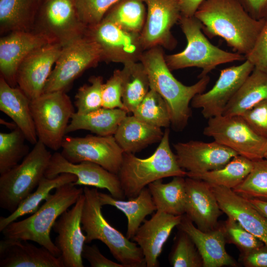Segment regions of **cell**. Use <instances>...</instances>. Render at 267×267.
<instances>
[{
	"mask_svg": "<svg viewBox=\"0 0 267 267\" xmlns=\"http://www.w3.org/2000/svg\"><path fill=\"white\" fill-rule=\"evenodd\" d=\"M85 196L82 194L74 206L60 216L52 229L57 233L54 244L60 251L64 267H83L82 253L86 236L81 223Z\"/></svg>",
	"mask_w": 267,
	"mask_h": 267,
	"instance_id": "cell-19",
	"label": "cell"
},
{
	"mask_svg": "<svg viewBox=\"0 0 267 267\" xmlns=\"http://www.w3.org/2000/svg\"><path fill=\"white\" fill-rule=\"evenodd\" d=\"M253 161L249 174L232 190L247 198L267 200V160L263 158Z\"/></svg>",
	"mask_w": 267,
	"mask_h": 267,
	"instance_id": "cell-39",
	"label": "cell"
},
{
	"mask_svg": "<svg viewBox=\"0 0 267 267\" xmlns=\"http://www.w3.org/2000/svg\"><path fill=\"white\" fill-rule=\"evenodd\" d=\"M203 134L252 161L264 158L267 149V138L254 132L240 115L209 119Z\"/></svg>",
	"mask_w": 267,
	"mask_h": 267,
	"instance_id": "cell-10",
	"label": "cell"
},
{
	"mask_svg": "<svg viewBox=\"0 0 267 267\" xmlns=\"http://www.w3.org/2000/svg\"><path fill=\"white\" fill-rule=\"evenodd\" d=\"M186 203L185 214L203 231L217 228L221 210L212 186L199 179L185 178Z\"/></svg>",
	"mask_w": 267,
	"mask_h": 267,
	"instance_id": "cell-20",
	"label": "cell"
},
{
	"mask_svg": "<svg viewBox=\"0 0 267 267\" xmlns=\"http://www.w3.org/2000/svg\"><path fill=\"white\" fill-rule=\"evenodd\" d=\"M102 107L120 108L126 111L122 101V88L121 70L114 71L113 75L103 84Z\"/></svg>",
	"mask_w": 267,
	"mask_h": 267,
	"instance_id": "cell-44",
	"label": "cell"
},
{
	"mask_svg": "<svg viewBox=\"0 0 267 267\" xmlns=\"http://www.w3.org/2000/svg\"><path fill=\"white\" fill-rule=\"evenodd\" d=\"M173 267H202V258L190 237L179 229L169 256Z\"/></svg>",
	"mask_w": 267,
	"mask_h": 267,
	"instance_id": "cell-40",
	"label": "cell"
},
{
	"mask_svg": "<svg viewBox=\"0 0 267 267\" xmlns=\"http://www.w3.org/2000/svg\"><path fill=\"white\" fill-rule=\"evenodd\" d=\"M101 62L96 43L85 35L63 47L46 83L44 92L65 91L86 70Z\"/></svg>",
	"mask_w": 267,
	"mask_h": 267,
	"instance_id": "cell-11",
	"label": "cell"
},
{
	"mask_svg": "<svg viewBox=\"0 0 267 267\" xmlns=\"http://www.w3.org/2000/svg\"><path fill=\"white\" fill-rule=\"evenodd\" d=\"M31 216L9 224L2 231L4 238L34 241L59 257L61 253L50 238V231L61 215L74 205L84 193L73 182L56 188Z\"/></svg>",
	"mask_w": 267,
	"mask_h": 267,
	"instance_id": "cell-3",
	"label": "cell"
},
{
	"mask_svg": "<svg viewBox=\"0 0 267 267\" xmlns=\"http://www.w3.org/2000/svg\"><path fill=\"white\" fill-rule=\"evenodd\" d=\"M267 99V73L254 68L226 105L222 115H240Z\"/></svg>",
	"mask_w": 267,
	"mask_h": 267,
	"instance_id": "cell-30",
	"label": "cell"
},
{
	"mask_svg": "<svg viewBox=\"0 0 267 267\" xmlns=\"http://www.w3.org/2000/svg\"><path fill=\"white\" fill-rule=\"evenodd\" d=\"M85 35L94 41L100 52L101 61L123 65L140 61L145 49L140 33L126 31L103 19L87 27Z\"/></svg>",
	"mask_w": 267,
	"mask_h": 267,
	"instance_id": "cell-12",
	"label": "cell"
},
{
	"mask_svg": "<svg viewBox=\"0 0 267 267\" xmlns=\"http://www.w3.org/2000/svg\"><path fill=\"white\" fill-rule=\"evenodd\" d=\"M240 116L254 132L267 138V99L256 104Z\"/></svg>",
	"mask_w": 267,
	"mask_h": 267,
	"instance_id": "cell-45",
	"label": "cell"
},
{
	"mask_svg": "<svg viewBox=\"0 0 267 267\" xmlns=\"http://www.w3.org/2000/svg\"><path fill=\"white\" fill-rule=\"evenodd\" d=\"M61 148V154L72 163L91 162L116 174L121 167L124 154L114 135H65Z\"/></svg>",
	"mask_w": 267,
	"mask_h": 267,
	"instance_id": "cell-13",
	"label": "cell"
},
{
	"mask_svg": "<svg viewBox=\"0 0 267 267\" xmlns=\"http://www.w3.org/2000/svg\"><path fill=\"white\" fill-rule=\"evenodd\" d=\"M125 197L134 198L149 183L168 177L186 176L170 147V130L166 128L154 152L146 158L124 153L117 174Z\"/></svg>",
	"mask_w": 267,
	"mask_h": 267,
	"instance_id": "cell-4",
	"label": "cell"
},
{
	"mask_svg": "<svg viewBox=\"0 0 267 267\" xmlns=\"http://www.w3.org/2000/svg\"><path fill=\"white\" fill-rule=\"evenodd\" d=\"M121 70L122 101L128 113H133L150 90L147 73L139 61L125 64Z\"/></svg>",
	"mask_w": 267,
	"mask_h": 267,
	"instance_id": "cell-33",
	"label": "cell"
},
{
	"mask_svg": "<svg viewBox=\"0 0 267 267\" xmlns=\"http://www.w3.org/2000/svg\"><path fill=\"white\" fill-rule=\"evenodd\" d=\"M194 16L208 38H222L245 57L254 48L267 21L252 17L237 0H204Z\"/></svg>",
	"mask_w": 267,
	"mask_h": 267,
	"instance_id": "cell-1",
	"label": "cell"
},
{
	"mask_svg": "<svg viewBox=\"0 0 267 267\" xmlns=\"http://www.w3.org/2000/svg\"><path fill=\"white\" fill-rule=\"evenodd\" d=\"M89 84L80 87L75 96V105L78 114H86L102 107L103 77L92 76Z\"/></svg>",
	"mask_w": 267,
	"mask_h": 267,
	"instance_id": "cell-41",
	"label": "cell"
},
{
	"mask_svg": "<svg viewBox=\"0 0 267 267\" xmlns=\"http://www.w3.org/2000/svg\"><path fill=\"white\" fill-rule=\"evenodd\" d=\"M75 0H41L31 31L63 47L85 36Z\"/></svg>",
	"mask_w": 267,
	"mask_h": 267,
	"instance_id": "cell-9",
	"label": "cell"
},
{
	"mask_svg": "<svg viewBox=\"0 0 267 267\" xmlns=\"http://www.w3.org/2000/svg\"><path fill=\"white\" fill-rule=\"evenodd\" d=\"M24 134L17 127L9 133H0V174L18 165L29 153Z\"/></svg>",
	"mask_w": 267,
	"mask_h": 267,
	"instance_id": "cell-38",
	"label": "cell"
},
{
	"mask_svg": "<svg viewBox=\"0 0 267 267\" xmlns=\"http://www.w3.org/2000/svg\"><path fill=\"white\" fill-rule=\"evenodd\" d=\"M133 114L139 120L160 128H168L171 124L170 110L166 101L152 89H150Z\"/></svg>",
	"mask_w": 267,
	"mask_h": 267,
	"instance_id": "cell-37",
	"label": "cell"
},
{
	"mask_svg": "<svg viewBox=\"0 0 267 267\" xmlns=\"http://www.w3.org/2000/svg\"><path fill=\"white\" fill-rule=\"evenodd\" d=\"M222 226L226 240L236 245L241 250V253L258 248L265 244L231 217H228Z\"/></svg>",
	"mask_w": 267,
	"mask_h": 267,
	"instance_id": "cell-42",
	"label": "cell"
},
{
	"mask_svg": "<svg viewBox=\"0 0 267 267\" xmlns=\"http://www.w3.org/2000/svg\"><path fill=\"white\" fill-rule=\"evenodd\" d=\"M157 211L175 216L185 214L186 203L184 177H174L168 183L158 179L148 185Z\"/></svg>",
	"mask_w": 267,
	"mask_h": 267,
	"instance_id": "cell-32",
	"label": "cell"
},
{
	"mask_svg": "<svg viewBox=\"0 0 267 267\" xmlns=\"http://www.w3.org/2000/svg\"><path fill=\"white\" fill-rule=\"evenodd\" d=\"M30 106L38 140L51 150H59L75 112L70 97L64 91L44 92L31 100Z\"/></svg>",
	"mask_w": 267,
	"mask_h": 267,
	"instance_id": "cell-8",
	"label": "cell"
},
{
	"mask_svg": "<svg viewBox=\"0 0 267 267\" xmlns=\"http://www.w3.org/2000/svg\"><path fill=\"white\" fill-rule=\"evenodd\" d=\"M128 113L120 108L102 107L86 114L75 112L70 121L66 134L86 130L98 135H113L121 121Z\"/></svg>",
	"mask_w": 267,
	"mask_h": 267,
	"instance_id": "cell-29",
	"label": "cell"
},
{
	"mask_svg": "<svg viewBox=\"0 0 267 267\" xmlns=\"http://www.w3.org/2000/svg\"><path fill=\"white\" fill-rule=\"evenodd\" d=\"M250 203L267 218V201L257 198H247Z\"/></svg>",
	"mask_w": 267,
	"mask_h": 267,
	"instance_id": "cell-51",
	"label": "cell"
},
{
	"mask_svg": "<svg viewBox=\"0 0 267 267\" xmlns=\"http://www.w3.org/2000/svg\"><path fill=\"white\" fill-rule=\"evenodd\" d=\"M140 62L147 73L150 89L159 93L168 105L172 128L176 131L183 130L191 116L189 103L196 95L204 92L210 77L204 76L191 86L182 84L172 74L160 46L145 50Z\"/></svg>",
	"mask_w": 267,
	"mask_h": 267,
	"instance_id": "cell-2",
	"label": "cell"
},
{
	"mask_svg": "<svg viewBox=\"0 0 267 267\" xmlns=\"http://www.w3.org/2000/svg\"><path fill=\"white\" fill-rule=\"evenodd\" d=\"M41 0H0V33L31 31Z\"/></svg>",
	"mask_w": 267,
	"mask_h": 267,
	"instance_id": "cell-31",
	"label": "cell"
},
{
	"mask_svg": "<svg viewBox=\"0 0 267 267\" xmlns=\"http://www.w3.org/2000/svg\"><path fill=\"white\" fill-rule=\"evenodd\" d=\"M146 17L140 33L145 49L160 46L169 50L178 44L171 30L181 16L178 0H142Z\"/></svg>",
	"mask_w": 267,
	"mask_h": 267,
	"instance_id": "cell-15",
	"label": "cell"
},
{
	"mask_svg": "<svg viewBox=\"0 0 267 267\" xmlns=\"http://www.w3.org/2000/svg\"><path fill=\"white\" fill-rule=\"evenodd\" d=\"M253 166V161L238 155L220 169L189 177L202 180L211 186L233 189L245 178Z\"/></svg>",
	"mask_w": 267,
	"mask_h": 267,
	"instance_id": "cell-35",
	"label": "cell"
},
{
	"mask_svg": "<svg viewBox=\"0 0 267 267\" xmlns=\"http://www.w3.org/2000/svg\"><path fill=\"white\" fill-rule=\"evenodd\" d=\"M164 133L161 128L145 123L134 115H127L113 135L124 153L134 154L160 142Z\"/></svg>",
	"mask_w": 267,
	"mask_h": 267,
	"instance_id": "cell-27",
	"label": "cell"
},
{
	"mask_svg": "<svg viewBox=\"0 0 267 267\" xmlns=\"http://www.w3.org/2000/svg\"><path fill=\"white\" fill-rule=\"evenodd\" d=\"M97 188H84L85 202L81 217L82 227L86 233V243L98 240L124 267H144L146 263L141 249L112 226L104 217Z\"/></svg>",
	"mask_w": 267,
	"mask_h": 267,
	"instance_id": "cell-5",
	"label": "cell"
},
{
	"mask_svg": "<svg viewBox=\"0 0 267 267\" xmlns=\"http://www.w3.org/2000/svg\"><path fill=\"white\" fill-rule=\"evenodd\" d=\"M253 18L267 21V0H237Z\"/></svg>",
	"mask_w": 267,
	"mask_h": 267,
	"instance_id": "cell-49",
	"label": "cell"
},
{
	"mask_svg": "<svg viewBox=\"0 0 267 267\" xmlns=\"http://www.w3.org/2000/svg\"><path fill=\"white\" fill-rule=\"evenodd\" d=\"M38 140L27 155L0 176V207L14 212L37 187L48 166L52 154Z\"/></svg>",
	"mask_w": 267,
	"mask_h": 267,
	"instance_id": "cell-7",
	"label": "cell"
},
{
	"mask_svg": "<svg viewBox=\"0 0 267 267\" xmlns=\"http://www.w3.org/2000/svg\"><path fill=\"white\" fill-rule=\"evenodd\" d=\"M212 188L222 212L267 246V218L247 198L232 189L216 186Z\"/></svg>",
	"mask_w": 267,
	"mask_h": 267,
	"instance_id": "cell-23",
	"label": "cell"
},
{
	"mask_svg": "<svg viewBox=\"0 0 267 267\" xmlns=\"http://www.w3.org/2000/svg\"><path fill=\"white\" fill-rule=\"evenodd\" d=\"M181 217L156 210L139 227L132 239L141 249L146 267H159L158 258L163 246Z\"/></svg>",
	"mask_w": 267,
	"mask_h": 267,
	"instance_id": "cell-22",
	"label": "cell"
},
{
	"mask_svg": "<svg viewBox=\"0 0 267 267\" xmlns=\"http://www.w3.org/2000/svg\"><path fill=\"white\" fill-rule=\"evenodd\" d=\"M62 48L59 44L48 43L30 53L19 65L16 73L17 85L30 100L44 93Z\"/></svg>",
	"mask_w": 267,
	"mask_h": 267,
	"instance_id": "cell-18",
	"label": "cell"
},
{
	"mask_svg": "<svg viewBox=\"0 0 267 267\" xmlns=\"http://www.w3.org/2000/svg\"><path fill=\"white\" fill-rule=\"evenodd\" d=\"M82 257L89 262L91 267H124L122 264L113 262L103 256L95 244H85Z\"/></svg>",
	"mask_w": 267,
	"mask_h": 267,
	"instance_id": "cell-47",
	"label": "cell"
},
{
	"mask_svg": "<svg viewBox=\"0 0 267 267\" xmlns=\"http://www.w3.org/2000/svg\"><path fill=\"white\" fill-rule=\"evenodd\" d=\"M178 22L187 44L180 52L165 55L166 62L171 71L198 67L202 69L198 76L201 78L220 64L246 60L244 55L225 51L212 44L203 32L201 23L194 16L181 15Z\"/></svg>",
	"mask_w": 267,
	"mask_h": 267,
	"instance_id": "cell-6",
	"label": "cell"
},
{
	"mask_svg": "<svg viewBox=\"0 0 267 267\" xmlns=\"http://www.w3.org/2000/svg\"><path fill=\"white\" fill-rule=\"evenodd\" d=\"M241 260L247 267H267V246L242 252Z\"/></svg>",
	"mask_w": 267,
	"mask_h": 267,
	"instance_id": "cell-48",
	"label": "cell"
},
{
	"mask_svg": "<svg viewBox=\"0 0 267 267\" xmlns=\"http://www.w3.org/2000/svg\"><path fill=\"white\" fill-rule=\"evenodd\" d=\"M245 57L253 63L255 68L267 73V22L254 48Z\"/></svg>",
	"mask_w": 267,
	"mask_h": 267,
	"instance_id": "cell-46",
	"label": "cell"
},
{
	"mask_svg": "<svg viewBox=\"0 0 267 267\" xmlns=\"http://www.w3.org/2000/svg\"><path fill=\"white\" fill-rule=\"evenodd\" d=\"M98 197L102 206H113L125 215L128 220L126 236L129 239L133 238L145 218L157 210L148 187L144 188L137 196L128 201L100 192Z\"/></svg>",
	"mask_w": 267,
	"mask_h": 267,
	"instance_id": "cell-28",
	"label": "cell"
},
{
	"mask_svg": "<svg viewBox=\"0 0 267 267\" xmlns=\"http://www.w3.org/2000/svg\"><path fill=\"white\" fill-rule=\"evenodd\" d=\"M146 8L142 0H119L105 14L103 19L132 32L141 33L144 27Z\"/></svg>",
	"mask_w": 267,
	"mask_h": 267,
	"instance_id": "cell-36",
	"label": "cell"
},
{
	"mask_svg": "<svg viewBox=\"0 0 267 267\" xmlns=\"http://www.w3.org/2000/svg\"><path fill=\"white\" fill-rule=\"evenodd\" d=\"M77 179L75 175L70 173H62L52 178L44 177L36 190L25 199L14 212L6 217H0V231L21 217L36 212L41 202L47 198L52 190L63 184L74 182Z\"/></svg>",
	"mask_w": 267,
	"mask_h": 267,
	"instance_id": "cell-34",
	"label": "cell"
},
{
	"mask_svg": "<svg viewBox=\"0 0 267 267\" xmlns=\"http://www.w3.org/2000/svg\"><path fill=\"white\" fill-rule=\"evenodd\" d=\"M174 147L178 163L186 172L188 177L220 169L238 155L215 140L178 142Z\"/></svg>",
	"mask_w": 267,
	"mask_h": 267,
	"instance_id": "cell-17",
	"label": "cell"
},
{
	"mask_svg": "<svg viewBox=\"0 0 267 267\" xmlns=\"http://www.w3.org/2000/svg\"><path fill=\"white\" fill-rule=\"evenodd\" d=\"M30 101L18 87H11L0 76V110L12 120L27 141L34 145L38 138L30 110Z\"/></svg>",
	"mask_w": 267,
	"mask_h": 267,
	"instance_id": "cell-26",
	"label": "cell"
},
{
	"mask_svg": "<svg viewBox=\"0 0 267 267\" xmlns=\"http://www.w3.org/2000/svg\"><path fill=\"white\" fill-rule=\"evenodd\" d=\"M48 43L32 31H16L3 35L0 39V76L15 87L16 73L21 62L32 51Z\"/></svg>",
	"mask_w": 267,
	"mask_h": 267,
	"instance_id": "cell-21",
	"label": "cell"
},
{
	"mask_svg": "<svg viewBox=\"0 0 267 267\" xmlns=\"http://www.w3.org/2000/svg\"><path fill=\"white\" fill-rule=\"evenodd\" d=\"M204 0H178L182 16L192 17Z\"/></svg>",
	"mask_w": 267,
	"mask_h": 267,
	"instance_id": "cell-50",
	"label": "cell"
},
{
	"mask_svg": "<svg viewBox=\"0 0 267 267\" xmlns=\"http://www.w3.org/2000/svg\"><path fill=\"white\" fill-rule=\"evenodd\" d=\"M62 173L75 175V186L84 185L107 189L113 197L122 199L125 197L117 174L113 173L100 165L89 161L73 163L67 160L61 153L52 154L44 177L49 178Z\"/></svg>",
	"mask_w": 267,
	"mask_h": 267,
	"instance_id": "cell-14",
	"label": "cell"
},
{
	"mask_svg": "<svg viewBox=\"0 0 267 267\" xmlns=\"http://www.w3.org/2000/svg\"><path fill=\"white\" fill-rule=\"evenodd\" d=\"M264 158L267 160V149L265 154Z\"/></svg>",
	"mask_w": 267,
	"mask_h": 267,
	"instance_id": "cell-52",
	"label": "cell"
},
{
	"mask_svg": "<svg viewBox=\"0 0 267 267\" xmlns=\"http://www.w3.org/2000/svg\"><path fill=\"white\" fill-rule=\"evenodd\" d=\"M255 68L247 59L237 66L221 70L219 77L209 90L196 95L191 101L195 108H201L206 119L222 115L225 107Z\"/></svg>",
	"mask_w": 267,
	"mask_h": 267,
	"instance_id": "cell-16",
	"label": "cell"
},
{
	"mask_svg": "<svg viewBox=\"0 0 267 267\" xmlns=\"http://www.w3.org/2000/svg\"><path fill=\"white\" fill-rule=\"evenodd\" d=\"M7 239L0 241V267H64L60 256L56 257L43 246Z\"/></svg>",
	"mask_w": 267,
	"mask_h": 267,
	"instance_id": "cell-25",
	"label": "cell"
},
{
	"mask_svg": "<svg viewBox=\"0 0 267 267\" xmlns=\"http://www.w3.org/2000/svg\"><path fill=\"white\" fill-rule=\"evenodd\" d=\"M80 18L86 26L97 24L119 0H75Z\"/></svg>",
	"mask_w": 267,
	"mask_h": 267,
	"instance_id": "cell-43",
	"label": "cell"
},
{
	"mask_svg": "<svg viewBox=\"0 0 267 267\" xmlns=\"http://www.w3.org/2000/svg\"><path fill=\"white\" fill-rule=\"evenodd\" d=\"M179 230L192 239L203 261V267H236L235 261L225 250L226 239L222 225L209 231H203L194 225L184 214L182 215Z\"/></svg>",
	"mask_w": 267,
	"mask_h": 267,
	"instance_id": "cell-24",
	"label": "cell"
}]
</instances>
